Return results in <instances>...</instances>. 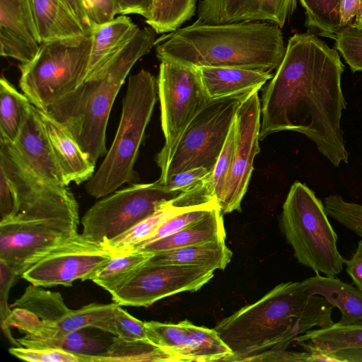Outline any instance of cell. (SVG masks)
<instances>
[{
	"mask_svg": "<svg viewBox=\"0 0 362 362\" xmlns=\"http://www.w3.org/2000/svg\"><path fill=\"white\" fill-rule=\"evenodd\" d=\"M294 341L305 351L327 356L343 350H362V321L310 329Z\"/></svg>",
	"mask_w": 362,
	"mask_h": 362,
	"instance_id": "obj_25",
	"label": "cell"
},
{
	"mask_svg": "<svg viewBox=\"0 0 362 362\" xmlns=\"http://www.w3.org/2000/svg\"><path fill=\"white\" fill-rule=\"evenodd\" d=\"M112 257L103 244L78 233L45 252L21 277L35 286H70L76 280H91Z\"/></svg>",
	"mask_w": 362,
	"mask_h": 362,
	"instance_id": "obj_12",
	"label": "cell"
},
{
	"mask_svg": "<svg viewBox=\"0 0 362 362\" xmlns=\"http://www.w3.org/2000/svg\"><path fill=\"white\" fill-rule=\"evenodd\" d=\"M346 28L362 31V0H341L340 28Z\"/></svg>",
	"mask_w": 362,
	"mask_h": 362,
	"instance_id": "obj_44",
	"label": "cell"
},
{
	"mask_svg": "<svg viewBox=\"0 0 362 362\" xmlns=\"http://www.w3.org/2000/svg\"><path fill=\"white\" fill-rule=\"evenodd\" d=\"M83 3L90 29L118 15L115 0H83Z\"/></svg>",
	"mask_w": 362,
	"mask_h": 362,
	"instance_id": "obj_41",
	"label": "cell"
},
{
	"mask_svg": "<svg viewBox=\"0 0 362 362\" xmlns=\"http://www.w3.org/2000/svg\"><path fill=\"white\" fill-rule=\"evenodd\" d=\"M139 29L126 15H119L109 22L91 28L92 47L85 79L97 71L115 52L132 40Z\"/></svg>",
	"mask_w": 362,
	"mask_h": 362,
	"instance_id": "obj_22",
	"label": "cell"
},
{
	"mask_svg": "<svg viewBox=\"0 0 362 362\" xmlns=\"http://www.w3.org/2000/svg\"><path fill=\"white\" fill-rule=\"evenodd\" d=\"M27 4L40 42L87 33L63 0H27Z\"/></svg>",
	"mask_w": 362,
	"mask_h": 362,
	"instance_id": "obj_21",
	"label": "cell"
},
{
	"mask_svg": "<svg viewBox=\"0 0 362 362\" xmlns=\"http://www.w3.org/2000/svg\"><path fill=\"white\" fill-rule=\"evenodd\" d=\"M31 103L5 77L0 79V142L13 143L25 122Z\"/></svg>",
	"mask_w": 362,
	"mask_h": 362,
	"instance_id": "obj_29",
	"label": "cell"
},
{
	"mask_svg": "<svg viewBox=\"0 0 362 362\" xmlns=\"http://www.w3.org/2000/svg\"><path fill=\"white\" fill-rule=\"evenodd\" d=\"M160 62L157 85L165 144L156 162L162 171L187 127L211 100L198 67L169 59Z\"/></svg>",
	"mask_w": 362,
	"mask_h": 362,
	"instance_id": "obj_8",
	"label": "cell"
},
{
	"mask_svg": "<svg viewBox=\"0 0 362 362\" xmlns=\"http://www.w3.org/2000/svg\"><path fill=\"white\" fill-rule=\"evenodd\" d=\"M305 10L309 33L334 38L340 28L341 0H299Z\"/></svg>",
	"mask_w": 362,
	"mask_h": 362,
	"instance_id": "obj_33",
	"label": "cell"
},
{
	"mask_svg": "<svg viewBox=\"0 0 362 362\" xmlns=\"http://www.w3.org/2000/svg\"><path fill=\"white\" fill-rule=\"evenodd\" d=\"M281 28L267 21L192 25L156 40V56L197 67L226 66L272 72L282 61Z\"/></svg>",
	"mask_w": 362,
	"mask_h": 362,
	"instance_id": "obj_3",
	"label": "cell"
},
{
	"mask_svg": "<svg viewBox=\"0 0 362 362\" xmlns=\"http://www.w3.org/2000/svg\"><path fill=\"white\" fill-rule=\"evenodd\" d=\"M117 14H138L148 19L151 13L153 0H115Z\"/></svg>",
	"mask_w": 362,
	"mask_h": 362,
	"instance_id": "obj_46",
	"label": "cell"
},
{
	"mask_svg": "<svg viewBox=\"0 0 362 362\" xmlns=\"http://www.w3.org/2000/svg\"><path fill=\"white\" fill-rule=\"evenodd\" d=\"M182 362L176 355L148 339L127 340L114 337L107 351L93 362Z\"/></svg>",
	"mask_w": 362,
	"mask_h": 362,
	"instance_id": "obj_28",
	"label": "cell"
},
{
	"mask_svg": "<svg viewBox=\"0 0 362 362\" xmlns=\"http://www.w3.org/2000/svg\"><path fill=\"white\" fill-rule=\"evenodd\" d=\"M0 170L10 178L16 190L15 210L8 218L79 222L78 204L68 186L51 184L36 175L11 143L0 142Z\"/></svg>",
	"mask_w": 362,
	"mask_h": 362,
	"instance_id": "obj_11",
	"label": "cell"
},
{
	"mask_svg": "<svg viewBox=\"0 0 362 362\" xmlns=\"http://www.w3.org/2000/svg\"><path fill=\"white\" fill-rule=\"evenodd\" d=\"M344 71L336 49L317 35L291 36L282 61L262 93L259 140L281 131L303 134L334 166L348 163L341 128L346 102Z\"/></svg>",
	"mask_w": 362,
	"mask_h": 362,
	"instance_id": "obj_1",
	"label": "cell"
},
{
	"mask_svg": "<svg viewBox=\"0 0 362 362\" xmlns=\"http://www.w3.org/2000/svg\"><path fill=\"white\" fill-rule=\"evenodd\" d=\"M333 308L323 297L309 293L303 281H288L223 318L214 329L232 351L228 361H269L297 337L332 325Z\"/></svg>",
	"mask_w": 362,
	"mask_h": 362,
	"instance_id": "obj_2",
	"label": "cell"
},
{
	"mask_svg": "<svg viewBox=\"0 0 362 362\" xmlns=\"http://www.w3.org/2000/svg\"><path fill=\"white\" fill-rule=\"evenodd\" d=\"M281 225L300 264L326 276L342 271L344 258L337 248V235L324 204L306 185L296 181L291 185L283 204Z\"/></svg>",
	"mask_w": 362,
	"mask_h": 362,
	"instance_id": "obj_6",
	"label": "cell"
},
{
	"mask_svg": "<svg viewBox=\"0 0 362 362\" xmlns=\"http://www.w3.org/2000/svg\"><path fill=\"white\" fill-rule=\"evenodd\" d=\"M0 300L8 301L9 291L20 276L2 259H0Z\"/></svg>",
	"mask_w": 362,
	"mask_h": 362,
	"instance_id": "obj_48",
	"label": "cell"
},
{
	"mask_svg": "<svg viewBox=\"0 0 362 362\" xmlns=\"http://www.w3.org/2000/svg\"><path fill=\"white\" fill-rule=\"evenodd\" d=\"M303 281L309 293L323 297L341 311V318L336 324L362 321V292L356 286L334 276H322L320 274Z\"/></svg>",
	"mask_w": 362,
	"mask_h": 362,
	"instance_id": "obj_20",
	"label": "cell"
},
{
	"mask_svg": "<svg viewBox=\"0 0 362 362\" xmlns=\"http://www.w3.org/2000/svg\"><path fill=\"white\" fill-rule=\"evenodd\" d=\"M93 327H86L63 332L57 337L42 341H28L18 339L20 344L26 348L59 349L81 357L83 362H93V359L105 352L113 338L93 333Z\"/></svg>",
	"mask_w": 362,
	"mask_h": 362,
	"instance_id": "obj_26",
	"label": "cell"
},
{
	"mask_svg": "<svg viewBox=\"0 0 362 362\" xmlns=\"http://www.w3.org/2000/svg\"><path fill=\"white\" fill-rule=\"evenodd\" d=\"M223 216L220 208H215L176 233L146 244L134 251L156 253L215 240H225Z\"/></svg>",
	"mask_w": 362,
	"mask_h": 362,
	"instance_id": "obj_24",
	"label": "cell"
},
{
	"mask_svg": "<svg viewBox=\"0 0 362 362\" xmlns=\"http://www.w3.org/2000/svg\"><path fill=\"white\" fill-rule=\"evenodd\" d=\"M156 32L140 28L127 44L76 88L43 111L65 128L89 160L106 155V130L115 98L131 69L155 47Z\"/></svg>",
	"mask_w": 362,
	"mask_h": 362,
	"instance_id": "obj_4",
	"label": "cell"
},
{
	"mask_svg": "<svg viewBox=\"0 0 362 362\" xmlns=\"http://www.w3.org/2000/svg\"><path fill=\"white\" fill-rule=\"evenodd\" d=\"M158 97L157 78L150 71L141 69L129 76L115 139L85 186L90 196L102 198L139 180L134 168Z\"/></svg>",
	"mask_w": 362,
	"mask_h": 362,
	"instance_id": "obj_5",
	"label": "cell"
},
{
	"mask_svg": "<svg viewBox=\"0 0 362 362\" xmlns=\"http://www.w3.org/2000/svg\"><path fill=\"white\" fill-rule=\"evenodd\" d=\"M247 95L211 100L183 133L158 180L165 183L173 175L195 168L212 172L240 104Z\"/></svg>",
	"mask_w": 362,
	"mask_h": 362,
	"instance_id": "obj_9",
	"label": "cell"
},
{
	"mask_svg": "<svg viewBox=\"0 0 362 362\" xmlns=\"http://www.w3.org/2000/svg\"><path fill=\"white\" fill-rule=\"evenodd\" d=\"M90 30L81 35L41 42L35 57L19 64V86L41 111L76 88L86 78L90 59Z\"/></svg>",
	"mask_w": 362,
	"mask_h": 362,
	"instance_id": "obj_7",
	"label": "cell"
},
{
	"mask_svg": "<svg viewBox=\"0 0 362 362\" xmlns=\"http://www.w3.org/2000/svg\"><path fill=\"white\" fill-rule=\"evenodd\" d=\"M12 305L30 310L43 322L57 325L71 311L60 293L33 284L28 286Z\"/></svg>",
	"mask_w": 362,
	"mask_h": 362,
	"instance_id": "obj_30",
	"label": "cell"
},
{
	"mask_svg": "<svg viewBox=\"0 0 362 362\" xmlns=\"http://www.w3.org/2000/svg\"><path fill=\"white\" fill-rule=\"evenodd\" d=\"M0 324H8L16 327L25 334H31L38 331L45 325V322L31 311L17 307L11 310L6 322Z\"/></svg>",
	"mask_w": 362,
	"mask_h": 362,
	"instance_id": "obj_43",
	"label": "cell"
},
{
	"mask_svg": "<svg viewBox=\"0 0 362 362\" xmlns=\"http://www.w3.org/2000/svg\"><path fill=\"white\" fill-rule=\"evenodd\" d=\"M208 267L146 262L119 288L111 293L119 305L148 307L168 296L199 290L214 276Z\"/></svg>",
	"mask_w": 362,
	"mask_h": 362,
	"instance_id": "obj_13",
	"label": "cell"
},
{
	"mask_svg": "<svg viewBox=\"0 0 362 362\" xmlns=\"http://www.w3.org/2000/svg\"><path fill=\"white\" fill-rule=\"evenodd\" d=\"M198 68L211 100L259 91L274 76L269 71L238 67Z\"/></svg>",
	"mask_w": 362,
	"mask_h": 362,
	"instance_id": "obj_19",
	"label": "cell"
},
{
	"mask_svg": "<svg viewBox=\"0 0 362 362\" xmlns=\"http://www.w3.org/2000/svg\"><path fill=\"white\" fill-rule=\"evenodd\" d=\"M39 112L66 185L88 181L95 173V164L65 128L45 112Z\"/></svg>",
	"mask_w": 362,
	"mask_h": 362,
	"instance_id": "obj_18",
	"label": "cell"
},
{
	"mask_svg": "<svg viewBox=\"0 0 362 362\" xmlns=\"http://www.w3.org/2000/svg\"><path fill=\"white\" fill-rule=\"evenodd\" d=\"M153 255L144 251H133L114 255L91 281L111 294L127 282Z\"/></svg>",
	"mask_w": 362,
	"mask_h": 362,
	"instance_id": "obj_31",
	"label": "cell"
},
{
	"mask_svg": "<svg viewBox=\"0 0 362 362\" xmlns=\"http://www.w3.org/2000/svg\"><path fill=\"white\" fill-rule=\"evenodd\" d=\"M118 304L93 303L69 313L57 323L62 332L86 327H93L117 337L115 309Z\"/></svg>",
	"mask_w": 362,
	"mask_h": 362,
	"instance_id": "obj_32",
	"label": "cell"
},
{
	"mask_svg": "<svg viewBox=\"0 0 362 362\" xmlns=\"http://www.w3.org/2000/svg\"><path fill=\"white\" fill-rule=\"evenodd\" d=\"M65 6L78 21L85 32L90 30L83 0H63Z\"/></svg>",
	"mask_w": 362,
	"mask_h": 362,
	"instance_id": "obj_49",
	"label": "cell"
},
{
	"mask_svg": "<svg viewBox=\"0 0 362 362\" xmlns=\"http://www.w3.org/2000/svg\"><path fill=\"white\" fill-rule=\"evenodd\" d=\"M11 146L39 177L59 186H67L58 165L39 110L30 107L20 132Z\"/></svg>",
	"mask_w": 362,
	"mask_h": 362,
	"instance_id": "obj_16",
	"label": "cell"
},
{
	"mask_svg": "<svg viewBox=\"0 0 362 362\" xmlns=\"http://www.w3.org/2000/svg\"><path fill=\"white\" fill-rule=\"evenodd\" d=\"M258 92H252L242 100L235 117L233 160L218 202L223 215L241 211V202L251 178L253 162L260 151L261 103Z\"/></svg>",
	"mask_w": 362,
	"mask_h": 362,
	"instance_id": "obj_14",
	"label": "cell"
},
{
	"mask_svg": "<svg viewBox=\"0 0 362 362\" xmlns=\"http://www.w3.org/2000/svg\"><path fill=\"white\" fill-rule=\"evenodd\" d=\"M346 271L354 284L362 292V240H359L350 259H344Z\"/></svg>",
	"mask_w": 362,
	"mask_h": 362,
	"instance_id": "obj_47",
	"label": "cell"
},
{
	"mask_svg": "<svg viewBox=\"0 0 362 362\" xmlns=\"http://www.w3.org/2000/svg\"><path fill=\"white\" fill-rule=\"evenodd\" d=\"M181 193L167 189L158 180L133 183L95 202L81 220V233L93 242L102 243L126 231Z\"/></svg>",
	"mask_w": 362,
	"mask_h": 362,
	"instance_id": "obj_10",
	"label": "cell"
},
{
	"mask_svg": "<svg viewBox=\"0 0 362 362\" xmlns=\"http://www.w3.org/2000/svg\"><path fill=\"white\" fill-rule=\"evenodd\" d=\"M336 362H362V350H343L329 354Z\"/></svg>",
	"mask_w": 362,
	"mask_h": 362,
	"instance_id": "obj_50",
	"label": "cell"
},
{
	"mask_svg": "<svg viewBox=\"0 0 362 362\" xmlns=\"http://www.w3.org/2000/svg\"><path fill=\"white\" fill-rule=\"evenodd\" d=\"M324 206L329 216L362 238V204L331 194L324 199Z\"/></svg>",
	"mask_w": 362,
	"mask_h": 362,
	"instance_id": "obj_35",
	"label": "cell"
},
{
	"mask_svg": "<svg viewBox=\"0 0 362 362\" xmlns=\"http://www.w3.org/2000/svg\"><path fill=\"white\" fill-rule=\"evenodd\" d=\"M40 44L27 0H0L1 55L26 64Z\"/></svg>",
	"mask_w": 362,
	"mask_h": 362,
	"instance_id": "obj_17",
	"label": "cell"
},
{
	"mask_svg": "<svg viewBox=\"0 0 362 362\" xmlns=\"http://www.w3.org/2000/svg\"><path fill=\"white\" fill-rule=\"evenodd\" d=\"M117 337L127 339H148L145 322L133 317L117 305L115 309Z\"/></svg>",
	"mask_w": 362,
	"mask_h": 362,
	"instance_id": "obj_40",
	"label": "cell"
},
{
	"mask_svg": "<svg viewBox=\"0 0 362 362\" xmlns=\"http://www.w3.org/2000/svg\"><path fill=\"white\" fill-rule=\"evenodd\" d=\"M335 49L352 72L362 71V31L346 28L335 35Z\"/></svg>",
	"mask_w": 362,
	"mask_h": 362,
	"instance_id": "obj_36",
	"label": "cell"
},
{
	"mask_svg": "<svg viewBox=\"0 0 362 362\" xmlns=\"http://www.w3.org/2000/svg\"><path fill=\"white\" fill-rule=\"evenodd\" d=\"M232 256L233 252L226 245L225 240H215L156 252L147 262L208 267L223 270L230 263Z\"/></svg>",
	"mask_w": 362,
	"mask_h": 362,
	"instance_id": "obj_23",
	"label": "cell"
},
{
	"mask_svg": "<svg viewBox=\"0 0 362 362\" xmlns=\"http://www.w3.org/2000/svg\"><path fill=\"white\" fill-rule=\"evenodd\" d=\"M215 208H220L217 203L194 207L174 215L167 220L151 237L141 243L132 252L146 244L176 233L188 225L199 220Z\"/></svg>",
	"mask_w": 362,
	"mask_h": 362,
	"instance_id": "obj_38",
	"label": "cell"
},
{
	"mask_svg": "<svg viewBox=\"0 0 362 362\" xmlns=\"http://www.w3.org/2000/svg\"><path fill=\"white\" fill-rule=\"evenodd\" d=\"M8 351L16 358L29 362H83L81 357L59 349L12 346Z\"/></svg>",
	"mask_w": 362,
	"mask_h": 362,
	"instance_id": "obj_39",
	"label": "cell"
},
{
	"mask_svg": "<svg viewBox=\"0 0 362 362\" xmlns=\"http://www.w3.org/2000/svg\"><path fill=\"white\" fill-rule=\"evenodd\" d=\"M189 209L192 208L178 207L171 202L165 203L126 231L111 239L104 240L101 244L113 256L131 252L136 247L151 237L170 218Z\"/></svg>",
	"mask_w": 362,
	"mask_h": 362,
	"instance_id": "obj_27",
	"label": "cell"
},
{
	"mask_svg": "<svg viewBox=\"0 0 362 362\" xmlns=\"http://www.w3.org/2000/svg\"><path fill=\"white\" fill-rule=\"evenodd\" d=\"M296 6L297 0H202L195 22L225 24L267 21L283 28Z\"/></svg>",
	"mask_w": 362,
	"mask_h": 362,
	"instance_id": "obj_15",
	"label": "cell"
},
{
	"mask_svg": "<svg viewBox=\"0 0 362 362\" xmlns=\"http://www.w3.org/2000/svg\"><path fill=\"white\" fill-rule=\"evenodd\" d=\"M16 195L10 178L0 170V214L1 221L10 217L16 207Z\"/></svg>",
	"mask_w": 362,
	"mask_h": 362,
	"instance_id": "obj_45",
	"label": "cell"
},
{
	"mask_svg": "<svg viewBox=\"0 0 362 362\" xmlns=\"http://www.w3.org/2000/svg\"><path fill=\"white\" fill-rule=\"evenodd\" d=\"M196 3L197 0H153L146 23L158 34L174 32L194 16Z\"/></svg>",
	"mask_w": 362,
	"mask_h": 362,
	"instance_id": "obj_34",
	"label": "cell"
},
{
	"mask_svg": "<svg viewBox=\"0 0 362 362\" xmlns=\"http://www.w3.org/2000/svg\"><path fill=\"white\" fill-rule=\"evenodd\" d=\"M211 174L206 168H195L175 174L163 184L170 191L183 192L195 187Z\"/></svg>",
	"mask_w": 362,
	"mask_h": 362,
	"instance_id": "obj_42",
	"label": "cell"
},
{
	"mask_svg": "<svg viewBox=\"0 0 362 362\" xmlns=\"http://www.w3.org/2000/svg\"><path fill=\"white\" fill-rule=\"evenodd\" d=\"M235 129L233 122L222 151L209 177L211 188L218 204L221 197L226 180L233 163L235 150Z\"/></svg>",
	"mask_w": 362,
	"mask_h": 362,
	"instance_id": "obj_37",
	"label": "cell"
}]
</instances>
